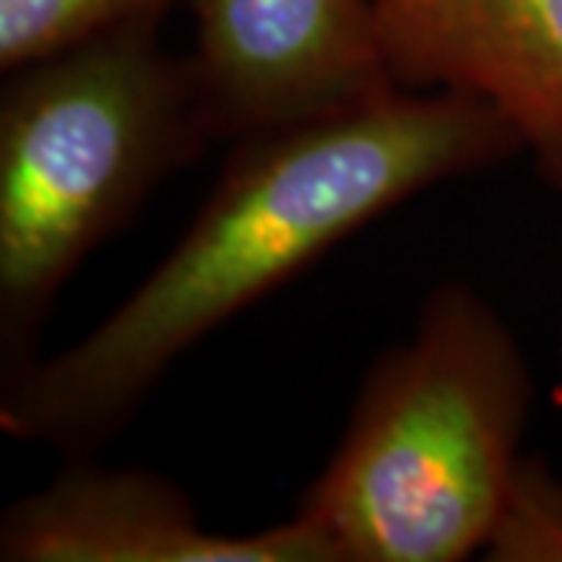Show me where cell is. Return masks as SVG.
<instances>
[{
    "label": "cell",
    "mask_w": 562,
    "mask_h": 562,
    "mask_svg": "<svg viewBox=\"0 0 562 562\" xmlns=\"http://www.w3.org/2000/svg\"><path fill=\"white\" fill-rule=\"evenodd\" d=\"M535 382L501 310L462 281L369 362L331 457L294 516L335 562H462L484 553L516 472Z\"/></svg>",
    "instance_id": "obj_2"
},
{
    "label": "cell",
    "mask_w": 562,
    "mask_h": 562,
    "mask_svg": "<svg viewBox=\"0 0 562 562\" xmlns=\"http://www.w3.org/2000/svg\"><path fill=\"white\" fill-rule=\"evenodd\" d=\"M176 0H0V72L132 22H162Z\"/></svg>",
    "instance_id": "obj_7"
},
{
    "label": "cell",
    "mask_w": 562,
    "mask_h": 562,
    "mask_svg": "<svg viewBox=\"0 0 562 562\" xmlns=\"http://www.w3.org/2000/svg\"><path fill=\"white\" fill-rule=\"evenodd\" d=\"M160 29L132 22L3 72L0 379L38 360L81 262L220 147L194 63Z\"/></svg>",
    "instance_id": "obj_3"
},
{
    "label": "cell",
    "mask_w": 562,
    "mask_h": 562,
    "mask_svg": "<svg viewBox=\"0 0 562 562\" xmlns=\"http://www.w3.org/2000/svg\"><path fill=\"white\" fill-rule=\"evenodd\" d=\"M369 13L397 91L497 106L562 191V0H369Z\"/></svg>",
    "instance_id": "obj_6"
},
{
    "label": "cell",
    "mask_w": 562,
    "mask_h": 562,
    "mask_svg": "<svg viewBox=\"0 0 562 562\" xmlns=\"http://www.w3.org/2000/svg\"><path fill=\"white\" fill-rule=\"evenodd\" d=\"M181 238L116 310L0 379V431L98 457L201 341L443 181L525 157L513 122L453 91L382 101L228 144Z\"/></svg>",
    "instance_id": "obj_1"
},
{
    "label": "cell",
    "mask_w": 562,
    "mask_h": 562,
    "mask_svg": "<svg viewBox=\"0 0 562 562\" xmlns=\"http://www.w3.org/2000/svg\"><path fill=\"white\" fill-rule=\"evenodd\" d=\"M557 401L562 406V338H560V375H557Z\"/></svg>",
    "instance_id": "obj_9"
},
{
    "label": "cell",
    "mask_w": 562,
    "mask_h": 562,
    "mask_svg": "<svg viewBox=\"0 0 562 562\" xmlns=\"http://www.w3.org/2000/svg\"><path fill=\"white\" fill-rule=\"evenodd\" d=\"M0 562H335L291 516L247 535L203 525L188 491L138 465L69 457L50 482L7 503Z\"/></svg>",
    "instance_id": "obj_5"
},
{
    "label": "cell",
    "mask_w": 562,
    "mask_h": 562,
    "mask_svg": "<svg viewBox=\"0 0 562 562\" xmlns=\"http://www.w3.org/2000/svg\"><path fill=\"white\" fill-rule=\"evenodd\" d=\"M484 557L562 562V482L541 460L525 457L519 465Z\"/></svg>",
    "instance_id": "obj_8"
},
{
    "label": "cell",
    "mask_w": 562,
    "mask_h": 562,
    "mask_svg": "<svg viewBox=\"0 0 562 562\" xmlns=\"http://www.w3.org/2000/svg\"><path fill=\"white\" fill-rule=\"evenodd\" d=\"M220 144L350 113L394 94L369 0H191Z\"/></svg>",
    "instance_id": "obj_4"
}]
</instances>
